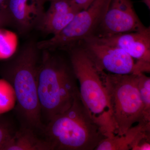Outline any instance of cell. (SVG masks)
Masks as SVG:
<instances>
[{"instance_id":"cell-8","label":"cell","mask_w":150,"mask_h":150,"mask_svg":"<svg viewBox=\"0 0 150 150\" xmlns=\"http://www.w3.org/2000/svg\"><path fill=\"white\" fill-rule=\"evenodd\" d=\"M131 0H110L100 23L92 36L98 37L145 29Z\"/></svg>"},{"instance_id":"cell-13","label":"cell","mask_w":150,"mask_h":150,"mask_svg":"<svg viewBox=\"0 0 150 150\" xmlns=\"http://www.w3.org/2000/svg\"><path fill=\"white\" fill-rule=\"evenodd\" d=\"M138 89L144 108L145 121L150 122V78L144 73H140Z\"/></svg>"},{"instance_id":"cell-1","label":"cell","mask_w":150,"mask_h":150,"mask_svg":"<svg viewBox=\"0 0 150 150\" xmlns=\"http://www.w3.org/2000/svg\"><path fill=\"white\" fill-rule=\"evenodd\" d=\"M37 42L24 43L13 56L1 65L0 75L13 90L16 100V113L21 126L43 131L37 86L41 51Z\"/></svg>"},{"instance_id":"cell-16","label":"cell","mask_w":150,"mask_h":150,"mask_svg":"<svg viewBox=\"0 0 150 150\" xmlns=\"http://www.w3.org/2000/svg\"><path fill=\"white\" fill-rule=\"evenodd\" d=\"M142 2L144 3L148 7V8L150 9V0H142Z\"/></svg>"},{"instance_id":"cell-3","label":"cell","mask_w":150,"mask_h":150,"mask_svg":"<svg viewBox=\"0 0 150 150\" xmlns=\"http://www.w3.org/2000/svg\"><path fill=\"white\" fill-rule=\"evenodd\" d=\"M41 51L38 96L42 121L45 118L47 123L69 108L80 93L70 62L51 51Z\"/></svg>"},{"instance_id":"cell-5","label":"cell","mask_w":150,"mask_h":150,"mask_svg":"<svg viewBox=\"0 0 150 150\" xmlns=\"http://www.w3.org/2000/svg\"><path fill=\"white\" fill-rule=\"evenodd\" d=\"M68 51L70 63L79 81L83 102L92 115L111 130L108 96L103 71L97 68L83 47L76 46Z\"/></svg>"},{"instance_id":"cell-17","label":"cell","mask_w":150,"mask_h":150,"mask_svg":"<svg viewBox=\"0 0 150 150\" xmlns=\"http://www.w3.org/2000/svg\"><path fill=\"white\" fill-rule=\"evenodd\" d=\"M7 0H0V8L3 7Z\"/></svg>"},{"instance_id":"cell-15","label":"cell","mask_w":150,"mask_h":150,"mask_svg":"<svg viewBox=\"0 0 150 150\" xmlns=\"http://www.w3.org/2000/svg\"><path fill=\"white\" fill-rule=\"evenodd\" d=\"M8 25H12L10 18L5 9L1 8H0V29Z\"/></svg>"},{"instance_id":"cell-11","label":"cell","mask_w":150,"mask_h":150,"mask_svg":"<svg viewBox=\"0 0 150 150\" xmlns=\"http://www.w3.org/2000/svg\"><path fill=\"white\" fill-rule=\"evenodd\" d=\"M50 6L45 11L37 27L46 34L56 35L81 11L72 0H48Z\"/></svg>"},{"instance_id":"cell-18","label":"cell","mask_w":150,"mask_h":150,"mask_svg":"<svg viewBox=\"0 0 150 150\" xmlns=\"http://www.w3.org/2000/svg\"><path fill=\"white\" fill-rule=\"evenodd\" d=\"M46 1H48V0H46Z\"/></svg>"},{"instance_id":"cell-9","label":"cell","mask_w":150,"mask_h":150,"mask_svg":"<svg viewBox=\"0 0 150 150\" xmlns=\"http://www.w3.org/2000/svg\"><path fill=\"white\" fill-rule=\"evenodd\" d=\"M100 42L123 49L137 63L150 70V28L103 37L91 36Z\"/></svg>"},{"instance_id":"cell-7","label":"cell","mask_w":150,"mask_h":150,"mask_svg":"<svg viewBox=\"0 0 150 150\" xmlns=\"http://www.w3.org/2000/svg\"><path fill=\"white\" fill-rule=\"evenodd\" d=\"M85 51L100 71L118 75L149 72L121 48L90 36L82 41Z\"/></svg>"},{"instance_id":"cell-10","label":"cell","mask_w":150,"mask_h":150,"mask_svg":"<svg viewBox=\"0 0 150 150\" xmlns=\"http://www.w3.org/2000/svg\"><path fill=\"white\" fill-rule=\"evenodd\" d=\"M46 0H7L3 7L10 18L12 25L21 35L37 27L44 10Z\"/></svg>"},{"instance_id":"cell-12","label":"cell","mask_w":150,"mask_h":150,"mask_svg":"<svg viewBox=\"0 0 150 150\" xmlns=\"http://www.w3.org/2000/svg\"><path fill=\"white\" fill-rule=\"evenodd\" d=\"M4 150H52L48 141L39 138L34 130L21 126Z\"/></svg>"},{"instance_id":"cell-2","label":"cell","mask_w":150,"mask_h":150,"mask_svg":"<svg viewBox=\"0 0 150 150\" xmlns=\"http://www.w3.org/2000/svg\"><path fill=\"white\" fill-rule=\"evenodd\" d=\"M42 132L52 150H95L112 134L92 115L80 94L69 108L48 121Z\"/></svg>"},{"instance_id":"cell-14","label":"cell","mask_w":150,"mask_h":150,"mask_svg":"<svg viewBox=\"0 0 150 150\" xmlns=\"http://www.w3.org/2000/svg\"><path fill=\"white\" fill-rule=\"evenodd\" d=\"M17 130L9 118L0 115V150H4Z\"/></svg>"},{"instance_id":"cell-4","label":"cell","mask_w":150,"mask_h":150,"mask_svg":"<svg viewBox=\"0 0 150 150\" xmlns=\"http://www.w3.org/2000/svg\"><path fill=\"white\" fill-rule=\"evenodd\" d=\"M138 74L118 75L102 71L108 96L112 133L121 136L135 123L146 121L138 86Z\"/></svg>"},{"instance_id":"cell-19","label":"cell","mask_w":150,"mask_h":150,"mask_svg":"<svg viewBox=\"0 0 150 150\" xmlns=\"http://www.w3.org/2000/svg\"></svg>"},{"instance_id":"cell-6","label":"cell","mask_w":150,"mask_h":150,"mask_svg":"<svg viewBox=\"0 0 150 150\" xmlns=\"http://www.w3.org/2000/svg\"><path fill=\"white\" fill-rule=\"evenodd\" d=\"M110 0H94L86 9L80 11L61 32L37 42L40 50L69 51L93 35L100 23Z\"/></svg>"}]
</instances>
